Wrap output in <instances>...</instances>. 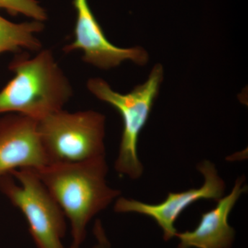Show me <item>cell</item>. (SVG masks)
Returning a JSON list of instances; mask_svg holds the SVG:
<instances>
[{
    "label": "cell",
    "mask_w": 248,
    "mask_h": 248,
    "mask_svg": "<svg viewBox=\"0 0 248 248\" xmlns=\"http://www.w3.org/2000/svg\"><path fill=\"white\" fill-rule=\"evenodd\" d=\"M71 225L73 244L80 246L86 228L98 213L120 195L108 185L105 156L78 164H49L32 169Z\"/></svg>",
    "instance_id": "1"
},
{
    "label": "cell",
    "mask_w": 248,
    "mask_h": 248,
    "mask_svg": "<svg viewBox=\"0 0 248 248\" xmlns=\"http://www.w3.org/2000/svg\"><path fill=\"white\" fill-rule=\"evenodd\" d=\"M9 68L15 76L0 91V114L40 122L63 110L73 97V86L50 49H42L33 58L19 54Z\"/></svg>",
    "instance_id": "2"
},
{
    "label": "cell",
    "mask_w": 248,
    "mask_h": 248,
    "mask_svg": "<svg viewBox=\"0 0 248 248\" xmlns=\"http://www.w3.org/2000/svg\"><path fill=\"white\" fill-rule=\"evenodd\" d=\"M163 79L164 68L158 63L143 84L127 94L116 92L101 78H91L87 82V89L93 95L115 108L122 116L123 131L115 167L117 172L132 179H138L143 174V166L138 156L139 138L149 118Z\"/></svg>",
    "instance_id": "3"
},
{
    "label": "cell",
    "mask_w": 248,
    "mask_h": 248,
    "mask_svg": "<svg viewBox=\"0 0 248 248\" xmlns=\"http://www.w3.org/2000/svg\"><path fill=\"white\" fill-rule=\"evenodd\" d=\"M106 117L97 111L61 110L38 122L47 165L78 164L105 156Z\"/></svg>",
    "instance_id": "4"
},
{
    "label": "cell",
    "mask_w": 248,
    "mask_h": 248,
    "mask_svg": "<svg viewBox=\"0 0 248 248\" xmlns=\"http://www.w3.org/2000/svg\"><path fill=\"white\" fill-rule=\"evenodd\" d=\"M0 190L27 218L38 248H64V213L32 169H19L0 179Z\"/></svg>",
    "instance_id": "5"
},
{
    "label": "cell",
    "mask_w": 248,
    "mask_h": 248,
    "mask_svg": "<svg viewBox=\"0 0 248 248\" xmlns=\"http://www.w3.org/2000/svg\"><path fill=\"white\" fill-rule=\"evenodd\" d=\"M197 169L205 179L200 188L170 192L164 202L152 205L122 197L116 201L114 210L117 213H136L151 217L162 230L164 239L169 241L177 233L174 223L178 217L191 204L201 200L218 201L224 195L226 184L213 163L204 161Z\"/></svg>",
    "instance_id": "6"
},
{
    "label": "cell",
    "mask_w": 248,
    "mask_h": 248,
    "mask_svg": "<svg viewBox=\"0 0 248 248\" xmlns=\"http://www.w3.org/2000/svg\"><path fill=\"white\" fill-rule=\"evenodd\" d=\"M73 4L76 11L74 39L63 47L65 53L81 50L83 61L100 69L115 68L125 61L140 66L146 64L149 57L145 49L139 46L120 48L109 42L88 0H73Z\"/></svg>",
    "instance_id": "7"
},
{
    "label": "cell",
    "mask_w": 248,
    "mask_h": 248,
    "mask_svg": "<svg viewBox=\"0 0 248 248\" xmlns=\"http://www.w3.org/2000/svg\"><path fill=\"white\" fill-rule=\"evenodd\" d=\"M38 122L19 114L0 119V179L19 169L46 166Z\"/></svg>",
    "instance_id": "8"
},
{
    "label": "cell",
    "mask_w": 248,
    "mask_h": 248,
    "mask_svg": "<svg viewBox=\"0 0 248 248\" xmlns=\"http://www.w3.org/2000/svg\"><path fill=\"white\" fill-rule=\"evenodd\" d=\"M244 177L238 178L231 193L217 201V205L203 213L198 226L192 231L177 232L178 248H231L235 231L228 223V217L242 194L248 190Z\"/></svg>",
    "instance_id": "9"
},
{
    "label": "cell",
    "mask_w": 248,
    "mask_h": 248,
    "mask_svg": "<svg viewBox=\"0 0 248 248\" xmlns=\"http://www.w3.org/2000/svg\"><path fill=\"white\" fill-rule=\"evenodd\" d=\"M44 29L45 24L39 21L14 23L0 16V54L22 49L40 51L42 42L36 35Z\"/></svg>",
    "instance_id": "10"
},
{
    "label": "cell",
    "mask_w": 248,
    "mask_h": 248,
    "mask_svg": "<svg viewBox=\"0 0 248 248\" xmlns=\"http://www.w3.org/2000/svg\"><path fill=\"white\" fill-rule=\"evenodd\" d=\"M0 9L12 16L23 15L39 22H44L48 17L46 11L37 0H0Z\"/></svg>",
    "instance_id": "11"
},
{
    "label": "cell",
    "mask_w": 248,
    "mask_h": 248,
    "mask_svg": "<svg viewBox=\"0 0 248 248\" xmlns=\"http://www.w3.org/2000/svg\"><path fill=\"white\" fill-rule=\"evenodd\" d=\"M69 248H79V246H78V245L73 244L71 245V247H70Z\"/></svg>",
    "instance_id": "12"
}]
</instances>
